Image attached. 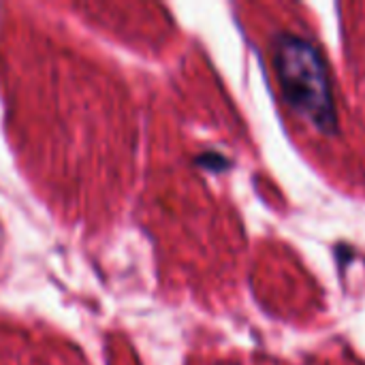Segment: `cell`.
<instances>
[{"label":"cell","instance_id":"cell-1","mask_svg":"<svg viewBox=\"0 0 365 365\" xmlns=\"http://www.w3.org/2000/svg\"><path fill=\"white\" fill-rule=\"evenodd\" d=\"M274 66L287 103L319 130L331 133L336 122L334 98L317 49L295 34H278L274 41Z\"/></svg>","mask_w":365,"mask_h":365}]
</instances>
